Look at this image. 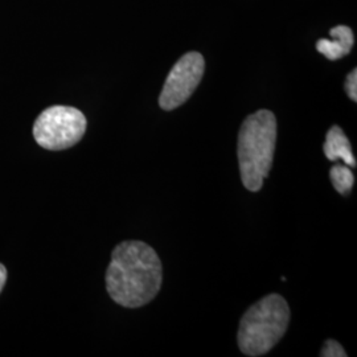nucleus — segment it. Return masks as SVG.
Wrapping results in <instances>:
<instances>
[{
	"instance_id": "f257e3e1",
	"label": "nucleus",
	"mask_w": 357,
	"mask_h": 357,
	"mask_svg": "<svg viewBox=\"0 0 357 357\" xmlns=\"http://www.w3.org/2000/svg\"><path fill=\"white\" fill-rule=\"evenodd\" d=\"M163 282L159 255L142 241H125L115 246L106 271V289L119 306L138 308L150 303Z\"/></svg>"
},
{
	"instance_id": "f03ea898",
	"label": "nucleus",
	"mask_w": 357,
	"mask_h": 357,
	"mask_svg": "<svg viewBox=\"0 0 357 357\" xmlns=\"http://www.w3.org/2000/svg\"><path fill=\"white\" fill-rule=\"evenodd\" d=\"M277 143V119L270 110L246 116L238 134L237 155L243 187L258 192L273 166Z\"/></svg>"
},
{
	"instance_id": "7ed1b4c3",
	"label": "nucleus",
	"mask_w": 357,
	"mask_h": 357,
	"mask_svg": "<svg viewBox=\"0 0 357 357\" xmlns=\"http://www.w3.org/2000/svg\"><path fill=\"white\" fill-rule=\"evenodd\" d=\"M290 323V307L278 294L258 301L245 314L238 328V347L250 357L266 355L281 340Z\"/></svg>"
},
{
	"instance_id": "20e7f679",
	"label": "nucleus",
	"mask_w": 357,
	"mask_h": 357,
	"mask_svg": "<svg viewBox=\"0 0 357 357\" xmlns=\"http://www.w3.org/2000/svg\"><path fill=\"white\" fill-rule=\"evenodd\" d=\"M86 118L70 106H51L38 115L33 125V137L45 150L60 151L73 147L86 131Z\"/></svg>"
},
{
	"instance_id": "39448f33",
	"label": "nucleus",
	"mask_w": 357,
	"mask_h": 357,
	"mask_svg": "<svg viewBox=\"0 0 357 357\" xmlns=\"http://www.w3.org/2000/svg\"><path fill=\"white\" fill-rule=\"evenodd\" d=\"M204 57L199 52L185 53L167 77L159 97V106L171 112L187 102L204 76Z\"/></svg>"
},
{
	"instance_id": "423d86ee",
	"label": "nucleus",
	"mask_w": 357,
	"mask_h": 357,
	"mask_svg": "<svg viewBox=\"0 0 357 357\" xmlns=\"http://www.w3.org/2000/svg\"><path fill=\"white\" fill-rule=\"evenodd\" d=\"M330 35L331 40L321 38L317 43L318 52L331 61H336L349 54L355 44L352 29L347 26H337L332 28Z\"/></svg>"
},
{
	"instance_id": "0eeeda50",
	"label": "nucleus",
	"mask_w": 357,
	"mask_h": 357,
	"mask_svg": "<svg viewBox=\"0 0 357 357\" xmlns=\"http://www.w3.org/2000/svg\"><path fill=\"white\" fill-rule=\"evenodd\" d=\"M323 150L328 160L331 162L342 160L348 167H352V168L356 167V159L354 156L352 146L342 128L335 125L328 130Z\"/></svg>"
},
{
	"instance_id": "6e6552de",
	"label": "nucleus",
	"mask_w": 357,
	"mask_h": 357,
	"mask_svg": "<svg viewBox=\"0 0 357 357\" xmlns=\"http://www.w3.org/2000/svg\"><path fill=\"white\" fill-rule=\"evenodd\" d=\"M330 178L333 188L340 195H348L355 184V176L347 165H335L330 169Z\"/></svg>"
},
{
	"instance_id": "1a4fd4ad",
	"label": "nucleus",
	"mask_w": 357,
	"mask_h": 357,
	"mask_svg": "<svg viewBox=\"0 0 357 357\" xmlns=\"http://www.w3.org/2000/svg\"><path fill=\"white\" fill-rule=\"evenodd\" d=\"M320 356L321 357H345L344 348L342 347V344L336 340H327L326 344L323 345L321 351H320Z\"/></svg>"
},
{
	"instance_id": "9d476101",
	"label": "nucleus",
	"mask_w": 357,
	"mask_h": 357,
	"mask_svg": "<svg viewBox=\"0 0 357 357\" xmlns=\"http://www.w3.org/2000/svg\"><path fill=\"white\" fill-rule=\"evenodd\" d=\"M345 91L348 97L356 102L357 101V69H354L345 79Z\"/></svg>"
},
{
	"instance_id": "9b49d317",
	"label": "nucleus",
	"mask_w": 357,
	"mask_h": 357,
	"mask_svg": "<svg viewBox=\"0 0 357 357\" xmlns=\"http://www.w3.org/2000/svg\"><path fill=\"white\" fill-rule=\"evenodd\" d=\"M6 281H7V268L0 264V293L6 284Z\"/></svg>"
}]
</instances>
